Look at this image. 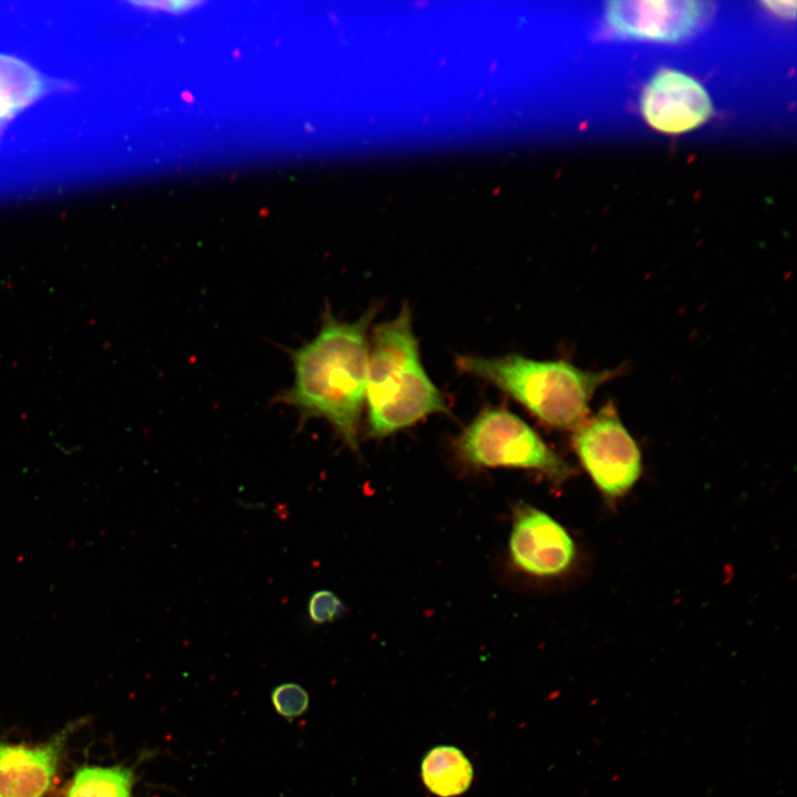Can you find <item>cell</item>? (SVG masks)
Returning a JSON list of instances; mask_svg holds the SVG:
<instances>
[{
	"mask_svg": "<svg viewBox=\"0 0 797 797\" xmlns=\"http://www.w3.org/2000/svg\"><path fill=\"white\" fill-rule=\"evenodd\" d=\"M575 429L576 454L594 485L609 499L623 496L639 479L642 460L614 406L608 403Z\"/></svg>",
	"mask_w": 797,
	"mask_h": 797,
	"instance_id": "cell-5",
	"label": "cell"
},
{
	"mask_svg": "<svg viewBox=\"0 0 797 797\" xmlns=\"http://www.w3.org/2000/svg\"><path fill=\"white\" fill-rule=\"evenodd\" d=\"M457 368L491 383L542 423L577 428L597 389L618 371H586L566 361H538L519 354L497 358L459 355Z\"/></svg>",
	"mask_w": 797,
	"mask_h": 797,
	"instance_id": "cell-3",
	"label": "cell"
},
{
	"mask_svg": "<svg viewBox=\"0 0 797 797\" xmlns=\"http://www.w3.org/2000/svg\"><path fill=\"white\" fill-rule=\"evenodd\" d=\"M135 780L132 767L84 765L56 797H131Z\"/></svg>",
	"mask_w": 797,
	"mask_h": 797,
	"instance_id": "cell-12",
	"label": "cell"
},
{
	"mask_svg": "<svg viewBox=\"0 0 797 797\" xmlns=\"http://www.w3.org/2000/svg\"><path fill=\"white\" fill-rule=\"evenodd\" d=\"M132 4L139 6L142 8L161 10L166 12H185L194 7L201 4L195 1H152V2H132Z\"/></svg>",
	"mask_w": 797,
	"mask_h": 797,
	"instance_id": "cell-15",
	"label": "cell"
},
{
	"mask_svg": "<svg viewBox=\"0 0 797 797\" xmlns=\"http://www.w3.org/2000/svg\"><path fill=\"white\" fill-rule=\"evenodd\" d=\"M514 565L534 576H556L569 568L576 547L567 530L551 516L529 505L515 508L509 537Z\"/></svg>",
	"mask_w": 797,
	"mask_h": 797,
	"instance_id": "cell-7",
	"label": "cell"
},
{
	"mask_svg": "<svg viewBox=\"0 0 797 797\" xmlns=\"http://www.w3.org/2000/svg\"><path fill=\"white\" fill-rule=\"evenodd\" d=\"M648 123L658 131L682 133L702 124L711 113L705 90L679 71L660 72L646 86L641 101Z\"/></svg>",
	"mask_w": 797,
	"mask_h": 797,
	"instance_id": "cell-9",
	"label": "cell"
},
{
	"mask_svg": "<svg viewBox=\"0 0 797 797\" xmlns=\"http://www.w3.org/2000/svg\"><path fill=\"white\" fill-rule=\"evenodd\" d=\"M346 607L340 597L331 590L314 591L308 601V617L317 625L331 623L343 617Z\"/></svg>",
	"mask_w": 797,
	"mask_h": 797,
	"instance_id": "cell-13",
	"label": "cell"
},
{
	"mask_svg": "<svg viewBox=\"0 0 797 797\" xmlns=\"http://www.w3.org/2000/svg\"><path fill=\"white\" fill-rule=\"evenodd\" d=\"M460 458L483 467L536 470L561 484L573 468L525 421L503 407L484 408L455 442Z\"/></svg>",
	"mask_w": 797,
	"mask_h": 797,
	"instance_id": "cell-4",
	"label": "cell"
},
{
	"mask_svg": "<svg viewBox=\"0 0 797 797\" xmlns=\"http://www.w3.org/2000/svg\"><path fill=\"white\" fill-rule=\"evenodd\" d=\"M368 353L365 405L368 434L383 438L448 406L424 370L407 304L377 324Z\"/></svg>",
	"mask_w": 797,
	"mask_h": 797,
	"instance_id": "cell-2",
	"label": "cell"
},
{
	"mask_svg": "<svg viewBox=\"0 0 797 797\" xmlns=\"http://www.w3.org/2000/svg\"><path fill=\"white\" fill-rule=\"evenodd\" d=\"M376 311L372 307L353 322L327 311L319 332L292 352V385L278 397L302 417L328 421L355 453L365 404L368 331Z\"/></svg>",
	"mask_w": 797,
	"mask_h": 797,
	"instance_id": "cell-1",
	"label": "cell"
},
{
	"mask_svg": "<svg viewBox=\"0 0 797 797\" xmlns=\"http://www.w3.org/2000/svg\"><path fill=\"white\" fill-rule=\"evenodd\" d=\"M765 4H767L772 11L777 13L782 17H795L796 12V2L795 1H766Z\"/></svg>",
	"mask_w": 797,
	"mask_h": 797,
	"instance_id": "cell-16",
	"label": "cell"
},
{
	"mask_svg": "<svg viewBox=\"0 0 797 797\" xmlns=\"http://www.w3.org/2000/svg\"><path fill=\"white\" fill-rule=\"evenodd\" d=\"M607 20L620 34L635 39L675 42L703 27L712 8L703 1H632L607 3Z\"/></svg>",
	"mask_w": 797,
	"mask_h": 797,
	"instance_id": "cell-6",
	"label": "cell"
},
{
	"mask_svg": "<svg viewBox=\"0 0 797 797\" xmlns=\"http://www.w3.org/2000/svg\"><path fill=\"white\" fill-rule=\"evenodd\" d=\"M74 89L73 82L49 76L17 55L0 53V143L11 122L25 108Z\"/></svg>",
	"mask_w": 797,
	"mask_h": 797,
	"instance_id": "cell-10",
	"label": "cell"
},
{
	"mask_svg": "<svg viewBox=\"0 0 797 797\" xmlns=\"http://www.w3.org/2000/svg\"><path fill=\"white\" fill-rule=\"evenodd\" d=\"M421 774L425 786L433 794L455 797L469 788L474 772L462 751L451 745H438L424 756Z\"/></svg>",
	"mask_w": 797,
	"mask_h": 797,
	"instance_id": "cell-11",
	"label": "cell"
},
{
	"mask_svg": "<svg viewBox=\"0 0 797 797\" xmlns=\"http://www.w3.org/2000/svg\"><path fill=\"white\" fill-rule=\"evenodd\" d=\"M277 710L286 715H296L302 712L307 704V695L296 684H282L277 687L272 695Z\"/></svg>",
	"mask_w": 797,
	"mask_h": 797,
	"instance_id": "cell-14",
	"label": "cell"
},
{
	"mask_svg": "<svg viewBox=\"0 0 797 797\" xmlns=\"http://www.w3.org/2000/svg\"><path fill=\"white\" fill-rule=\"evenodd\" d=\"M85 722L69 723L38 745L0 743V797H45L52 790L69 737Z\"/></svg>",
	"mask_w": 797,
	"mask_h": 797,
	"instance_id": "cell-8",
	"label": "cell"
}]
</instances>
